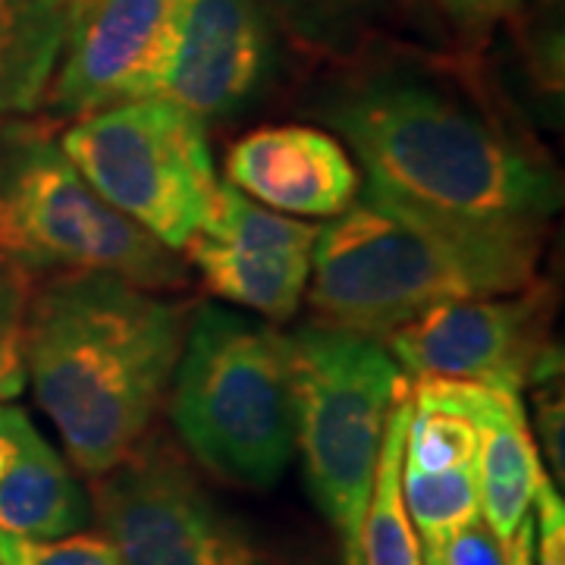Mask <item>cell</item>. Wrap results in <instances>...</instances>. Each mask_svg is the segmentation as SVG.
Listing matches in <instances>:
<instances>
[{
  "label": "cell",
  "mask_w": 565,
  "mask_h": 565,
  "mask_svg": "<svg viewBox=\"0 0 565 565\" xmlns=\"http://www.w3.org/2000/svg\"><path fill=\"white\" fill-rule=\"evenodd\" d=\"M318 120L362 163L364 185L434 217L544 233L563 182L468 82L418 57H362L321 88Z\"/></svg>",
  "instance_id": "obj_1"
},
{
  "label": "cell",
  "mask_w": 565,
  "mask_h": 565,
  "mask_svg": "<svg viewBox=\"0 0 565 565\" xmlns=\"http://www.w3.org/2000/svg\"><path fill=\"white\" fill-rule=\"evenodd\" d=\"M95 481V512L120 565H286L211 497L189 456L167 437L145 434Z\"/></svg>",
  "instance_id": "obj_8"
},
{
  "label": "cell",
  "mask_w": 565,
  "mask_h": 565,
  "mask_svg": "<svg viewBox=\"0 0 565 565\" xmlns=\"http://www.w3.org/2000/svg\"><path fill=\"white\" fill-rule=\"evenodd\" d=\"M0 258L22 274H117L145 289H177L185 267L117 214L61 148L57 120H0Z\"/></svg>",
  "instance_id": "obj_6"
},
{
  "label": "cell",
  "mask_w": 565,
  "mask_h": 565,
  "mask_svg": "<svg viewBox=\"0 0 565 565\" xmlns=\"http://www.w3.org/2000/svg\"><path fill=\"white\" fill-rule=\"evenodd\" d=\"M189 0H70L66 39L44 107L76 120L107 104L148 98Z\"/></svg>",
  "instance_id": "obj_11"
},
{
  "label": "cell",
  "mask_w": 565,
  "mask_h": 565,
  "mask_svg": "<svg viewBox=\"0 0 565 565\" xmlns=\"http://www.w3.org/2000/svg\"><path fill=\"white\" fill-rule=\"evenodd\" d=\"M61 148L104 202L170 252L192 239L221 182L207 126L161 95L82 114Z\"/></svg>",
  "instance_id": "obj_7"
},
{
  "label": "cell",
  "mask_w": 565,
  "mask_h": 565,
  "mask_svg": "<svg viewBox=\"0 0 565 565\" xmlns=\"http://www.w3.org/2000/svg\"><path fill=\"white\" fill-rule=\"evenodd\" d=\"M0 565H120L104 531H76L54 541L0 534Z\"/></svg>",
  "instance_id": "obj_21"
},
{
  "label": "cell",
  "mask_w": 565,
  "mask_h": 565,
  "mask_svg": "<svg viewBox=\"0 0 565 565\" xmlns=\"http://www.w3.org/2000/svg\"><path fill=\"white\" fill-rule=\"evenodd\" d=\"M170 393V418L192 462L248 490L280 481L296 449L282 333L202 305L185 327Z\"/></svg>",
  "instance_id": "obj_4"
},
{
  "label": "cell",
  "mask_w": 565,
  "mask_h": 565,
  "mask_svg": "<svg viewBox=\"0 0 565 565\" xmlns=\"http://www.w3.org/2000/svg\"><path fill=\"white\" fill-rule=\"evenodd\" d=\"M403 503L422 544L444 541L452 531L481 519L478 468L412 471L403 465Z\"/></svg>",
  "instance_id": "obj_19"
},
{
  "label": "cell",
  "mask_w": 565,
  "mask_h": 565,
  "mask_svg": "<svg viewBox=\"0 0 565 565\" xmlns=\"http://www.w3.org/2000/svg\"><path fill=\"white\" fill-rule=\"evenodd\" d=\"M17 405L0 403V475L7 471V465L13 462L17 452V437H13V424H17Z\"/></svg>",
  "instance_id": "obj_26"
},
{
  "label": "cell",
  "mask_w": 565,
  "mask_h": 565,
  "mask_svg": "<svg viewBox=\"0 0 565 565\" xmlns=\"http://www.w3.org/2000/svg\"><path fill=\"white\" fill-rule=\"evenodd\" d=\"M66 20L70 0H0V120L44 107Z\"/></svg>",
  "instance_id": "obj_16"
},
{
  "label": "cell",
  "mask_w": 565,
  "mask_h": 565,
  "mask_svg": "<svg viewBox=\"0 0 565 565\" xmlns=\"http://www.w3.org/2000/svg\"><path fill=\"white\" fill-rule=\"evenodd\" d=\"M408 418L412 393L405 386L386 418L384 444L362 525V565H424L418 531L403 503V449Z\"/></svg>",
  "instance_id": "obj_17"
},
{
  "label": "cell",
  "mask_w": 565,
  "mask_h": 565,
  "mask_svg": "<svg viewBox=\"0 0 565 565\" xmlns=\"http://www.w3.org/2000/svg\"><path fill=\"white\" fill-rule=\"evenodd\" d=\"M553 292L544 282L512 296L434 305L386 337V352L412 377L527 390L559 355L550 340Z\"/></svg>",
  "instance_id": "obj_9"
},
{
  "label": "cell",
  "mask_w": 565,
  "mask_h": 565,
  "mask_svg": "<svg viewBox=\"0 0 565 565\" xmlns=\"http://www.w3.org/2000/svg\"><path fill=\"white\" fill-rule=\"evenodd\" d=\"M182 340L185 305L117 274H57L32 289L25 381L82 475H107L148 434Z\"/></svg>",
  "instance_id": "obj_2"
},
{
  "label": "cell",
  "mask_w": 565,
  "mask_h": 565,
  "mask_svg": "<svg viewBox=\"0 0 565 565\" xmlns=\"http://www.w3.org/2000/svg\"><path fill=\"white\" fill-rule=\"evenodd\" d=\"M541 243L544 233L444 221L362 185L318 230L305 296L318 323L386 340L434 305L531 289Z\"/></svg>",
  "instance_id": "obj_3"
},
{
  "label": "cell",
  "mask_w": 565,
  "mask_h": 565,
  "mask_svg": "<svg viewBox=\"0 0 565 565\" xmlns=\"http://www.w3.org/2000/svg\"><path fill=\"white\" fill-rule=\"evenodd\" d=\"M286 352L305 484L340 541L343 565H362L386 418L408 381L381 340L330 323L299 327L286 337Z\"/></svg>",
  "instance_id": "obj_5"
},
{
  "label": "cell",
  "mask_w": 565,
  "mask_h": 565,
  "mask_svg": "<svg viewBox=\"0 0 565 565\" xmlns=\"http://www.w3.org/2000/svg\"><path fill=\"white\" fill-rule=\"evenodd\" d=\"M32 277L0 258V403L17 399L25 386V311Z\"/></svg>",
  "instance_id": "obj_20"
},
{
  "label": "cell",
  "mask_w": 565,
  "mask_h": 565,
  "mask_svg": "<svg viewBox=\"0 0 565 565\" xmlns=\"http://www.w3.org/2000/svg\"><path fill=\"white\" fill-rule=\"evenodd\" d=\"M384 0H267L292 41L323 57H355Z\"/></svg>",
  "instance_id": "obj_18"
},
{
  "label": "cell",
  "mask_w": 565,
  "mask_h": 565,
  "mask_svg": "<svg viewBox=\"0 0 565 565\" xmlns=\"http://www.w3.org/2000/svg\"><path fill=\"white\" fill-rule=\"evenodd\" d=\"M226 182L277 214L337 217L362 192V173L330 129L280 122L236 139L226 151Z\"/></svg>",
  "instance_id": "obj_13"
},
{
  "label": "cell",
  "mask_w": 565,
  "mask_h": 565,
  "mask_svg": "<svg viewBox=\"0 0 565 565\" xmlns=\"http://www.w3.org/2000/svg\"><path fill=\"white\" fill-rule=\"evenodd\" d=\"M534 565H565V505L559 490L546 478L534 493Z\"/></svg>",
  "instance_id": "obj_23"
},
{
  "label": "cell",
  "mask_w": 565,
  "mask_h": 565,
  "mask_svg": "<svg viewBox=\"0 0 565 565\" xmlns=\"http://www.w3.org/2000/svg\"><path fill=\"white\" fill-rule=\"evenodd\" d=\"M318 226L252 202L236 185L217 182L185 255L204 286L223 302L289 321L305 299Z\"/></svg>",
  "instance_id": "obj_10"
},
{
  "label": "cell",
  "mask_w": 565,
  "mask_h": 565,
  "mask_svg": "<svg viewBox=\"0 0 565 565\" xmlns=\"http://www.w3.org/2000/svg\"><path fill=\"white\" fill-rule=\"evenodd\" d=\"M452 25L468 35H484L493 25L512 20L522 10V0H434Z\"/></svg>",
  "instance_id": "obj_24"
},
{
  "label": "cell",
  "mask_w": 565,
  "mask_h": 565,
  "mask_svg": "<svg viewBox=\"0 0 565 565\" xmlns=\"http://www.w3.org/2000/svg\"><path fill=\"white\" fill-rule=\"evenodd\" d=\"M13 437V462L0 475V534L54 541L85 531L92 522L88 493L22 408Z\"/></svg>",
  "instance_id": "obj_15"
},
{
  "label": "cell",
  "mask_w": 565,
  "mask_h": 565,
  "mask_svg": "<svg viewBox=\"0 0 565 565\" xmlns=\"http://www.w3.org/2000/svg\"><path fill=\"white\" fill-rule=\"evenodd\" d=\"M444 393L468 415L478 437V493L481 519L505 544L531 515L537 487L544 484L546 468L527 427L525 399L512 386L475 384V381H444Z\"/></svg>",
  "instance_id": "obj_14"
},
{
  "label": "cell",
  "mask_w": 565,
  "mask_h": 565,
  "mask_svg": "<svg viewBox=\"0 0 565 565\" xmlns=\"http://www.w3.org/2000/svg\"><path fill=\"white\" fill-rule=\"evenodd\" d=\"M424 565H505L503 544L484 525V519L452 531L444 541L422 544Z\"/></svg>",
  "instance_id": "obj_22"
},
{
  "label": "cell",
  "mask_w": 565,
  "mask_h": 565,
  "mask_svg": "<svg viewBox=\"0 0 565 565\" xmlns=\"http://www.w3.org/2000/svg\"><path fill=\"white\" fill-rule=\"evenodd\" d=\"M277 29L267 0H189L151 95L204 126L239 117L277 70Z\"/></svg>",
  "instance_id": "obj_12"
},
{
  "label": "cell",
  "mask_w": 565,
  "mask_h": 565,
  "mask_svg": "<svg viewBox=\"0 0 565 565\" xmlns=\"http://www.w3.org/2000/svg\"><path fill=\"white\" fill-rule=\"evenodd\" d=\"M505 565H534V531H531V515L519 525V531L503 544Z\"/></svg>",
  "instance_id": "obj_25"
}]
</instances>
